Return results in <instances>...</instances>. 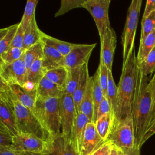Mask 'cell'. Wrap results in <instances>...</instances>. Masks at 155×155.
Here are the masks:
<instances>
[{
	"mask_svg": "<svg viewBox=\"0 0 155 155\" xmlns=\"http://www.w3.org/2000/svg\"><path fill=\"white\" fill-rule=\"evenodd\" d=\"M150 81L149 76L139 69L131 117L136 144L139 149L143 145V139L154 116V102Z\"/></svg>",
	"mask_w": 155,
	"mask_h": 155,
	"instance_id": "6da1fadb",
	"label": "cell"
},
{
	"mask_svg": "<svg viewBox=\"0 0 155 155\" xmlns=\"http://www.w3.org/2000/svg\"><path fill=\"white\" fill-rule=\"evenodd\" d=\"M138 70L137 58L134 48L126 62L122 65V74L117 86V109L114 121L131 117Z\"/></svg>",
	"mask_w": 155,
	"mask_h": 155,
	"instance_id": "7a4b0ae2",
	"label": "cell"
},
{
	"mask_svg": "<svg viewBox=\"0 0 155 155\" xmlns=\"http://www.w3.org/2000/svg\"><path fill=\"white\" fill-rule=\"evenodd\" d=\"M35 114L52 137L61 133L60 98H37Z\"/></svg>",
	"mask_w": 155,
	"mask_h": 155,
	"instance_id": "3957f363",
	"label": "cell"
},
{
	"mask_svg": "<svg viewBox=\"0 0 155 155\" xmlns=\"http://www.w3.org/2000/svg\"><path fill=\"white\" fill-rule=\"evenodd\" d=\"M8 91L14 105L18 133L33 134L46 141L51 140L53 137L44 128L35 114L30 109L21 104L13 96L9 87Z\"/></svg>",
	"mask_w": 155,
	"mask_h": 155,
	"instance_id": "277c9868",
	"label": "cell"
},
{
	"mask_svg": "<svg viewBox=\"0 0 155 155\" xmlns=\"http://www.w3.org/2000/svg\"><path fill=\"white\" fill-rule=\"evenodd\" d=\"M107 140L119 147L124 155H140L135 138L132 117L114 121Z\"/></svg>",
	"mask_w": 155,
	"mask_h": 155,
	"instance_id": "5b68a950",
	"label": "cell"
},
{
	"mask_svg": "<svg viewBox=\"0 0 155 155\" xmlns=\"http://www.w3.org/2000/svg\"><path fill=\"white\" fill-rule=\"evenodd\" d=\"M142 4V0H132L128 9L127 19L121 36L123 48L122 65L126 62L131 52L134 48V41Z\"/></svg>",
	"mask_w": 155,
	"mask_h": 155,
	"instance_id": "8992f818",
	"label": "cell"
},
{
	"mask_svg": "<svg viewBox=\"0 0 155 155\" xmlns=\"http://www.w3.org/2000/svg\"><path fill=\"white\" fill-rule=\"evenodd\" d=\"M61 133L67 143L71 144L72 131L78 113L71 96L66 94L60 98Z\"/></svg>",
	"mask_w": 155,
	"mask_h": 155,
	"instance_id": "52a82bcc",
	"label": "cell"
},
{
	"mask_svg": "<svg viewBox=\"0 0 155 155\" xmlns=\"http://www.w3.org/2000/svg\"><path fill=\"white\" fill-rule=\"evenodd\" d=\"M24 54L19 60L13 63H0L1 81L8 85H27V69Z\"/></svg>",
	"mask_w": 155,
	"mask_h": 155,
	"instance_id": "ba28073f",
	"label": "cell"
},
{
	"mask_svg": "<svg viewBox=\"0 0 155 155\" xmlns=\"http://www.w3.org/2000/svg\"><path fill=\"white\" fill-rule=\"evenodd\" d=\"M8 85L1 81L0 123L2 124L13 136L18 134L12 99L8 91Z\"/></svg>",
	"mask_w": 155,
	"mask_h": 155,
	"instance_id": "9c48e42d",
	"label": "cell"
},
{
	"mask_svg": "<svg viewBox=\"0 0 155 155\" xmlns=\"http://www.w3.org/2000/svg\"><path fill=\"white\" fill-rule=\"evenodd\" d=\"M110 2V0H86L84 5L94 19L100 38L107 29L111 28L108 16Z\"/></svg>",
	"mask_w": 155,
	"mask_h": 155,
	"instance_id": "30bf717a",
	"label": "cell"
},
{
	"mask_svg": "<svg viewBox=\"0 0 155 155\" xmlns=\"http://www.w3.org/2000/svg\"><path fill=\"white\" fill-rule=\"evenodd\" d=\"M12 146L26 155L28 154H42L47 148V141L33 134L19 133L13 136Z\"/></svg>",
	"mask_w": 155,
	"mask_h": 155,
	"instance_id": "8fae6325",
	"label": "cell"
},
{
	"mask_svg": "<svg viewBox=\"0 0 155 155\" xmlns=\"http://www.w3.org/2000/svg\"><path fill=\"white\" fill-rule=\"evenodd\" d=\"M96 44H78L77 45L65 56H64V66L67 69L81 67L87 64Z\"/></svg>",
	"mask_w": 155,
	"mask_h": 155,
	"instance_id": "7c38bea8",
	"label": "cell"
},
{
	"mask_svg": "<svg viewBox=\"0 0 155 155\" xmlns=\"http://www.w3.org/2000/svg\"><path fill=\"white\" fill-rule=\"evenodd\" d=\"M101 40V58L100 61L106 65L109 70L112 71V66L114 51L116 47V35L111 27L105 31Z\"/></svg>",
	"mask_w": 155,
	"mask_h": 155,
	"instance_id": "4fadbf2b",
	"label": "cell"
},
{
	"mask_svg": "<svg viewBox=\"0 0 155 155\" xmlns=\"http://www.w3.org/2000/svg\"><path fill=\"white\" fill-rule=\"evenodd\" d=\"M104 142L95 124L88 122L85 127L79 155H91Z\"/></svg>",
	"mask_w": 155,
	"mask_h": 155,
	"instance_id": "5bb4252c",
	"label": "cell"
},
{
	"mask_svg": "<svg viewBox=\"0 0 155 155\" xmlns=\"http://www.w3.org/2000/svg\"><path fill=\"white\" fill-rule=\"evenodd\" d=\"M8 87L13 96L21 104L30 109L35 114L37 99L36 88L19 85H10Z\"/></svg>",
	"mask_w": 155,
	"mask_h": 155,
	"instance_id": "9a60e30c",
	"label": "cell"
},
{
	"mask_svg": "<svg viewBox=\"0 0 155 155\" xmlns=\"http://www.w3.org/2000/svg\"><path fill=\"white\" fill-rule=\"evenodd\" d=\"M42 155H79L70 143H67L62 133L47 141V146Z\"/></svg>",
	"mask_w": 155,
	"mask_h": 155,
	"instance_id": "2e32d148",
	"label": "cell"
},
{
	"mask_svg": "<svg viewBox=\"0 0 155 155\" xmlns=\"http://www.w3.org/2000/svg\"><path fill=\"white\" fill-rule=\"evenodd\" d=\"M64 56L54 48L43 44L42 65L46 71L64 66Z\"/></svg>",
	"mask_w": 155,
	"mask_h": 155,
	"instance_id": "e0dca14e",
	"label": "cell"
},
{
	"mask_svg": "<svg viewBox=\"0 0 155 155\" xmlns=\"http://www.w3.org/2000/svg\"><path fill=\"white\" fill-rule=\"evenodd\" d=\"M90 120L85 114L79 113L77 115L76 122L73 129L71 145L74 148L76 153L79 155L81 144L87 124L90 122Z\"/></svg>",
	"mask_w": 155,
	"mask_h": 155,
	"instance_id": "ac0fdd59",
	"label": "cell"
},
{
	"mask_svg": "<svg viewBox=\"0 0 155 155\" xmlns=\"http://www.w3.org/2000/svg\"><path fill=\"white\" fill-rule=\"evenodd\" d=\"M36 92L37 98H61L64 94V89L45 76L38 85Z\"/></svg>",
	"mask_w": 155,
	"mask_h": 155,
	"instance_id": "d6986e66",
	"label": "cell"
},
{
	"mask_svg": "<svg viewBox=\"0 0 155 155\" xmlns=\"http://www.w3.org/2000/svg\"><path fill=\"white\" fill-rule=\"evenodd\" d=\"M90 76L88 74V63L83 65L81 67L80 78L76 90L72 96L75 108L77 113H79V107L81 101L84 97L85 93L87 90V86L88 84Z\"/></svg>",
	"mask_w": 155,
	"mask_h": 155,
	"instance_id": "ffe728a7",
	"label": "cell"
},
{
	"mask_svg": "<svg viewBox=\"0 0 155 155\" xmlns=\"http://www.w3.org/2000/svg\"><path fill=\"white\" fill-rule=\"evenodd\" d=\"M47 71L44 69L42 58L37 59L31 65L27 71V86L36 88L40 81L45 77Z\"/></svg>",
	"mask_w": 155,
	"mask_h": 155,
	"instance_id": "44dd1931",
	"label": "cell"
},
{
	"mask_svg": "<svg viewBox=\"0 0 155 155\" xmlns=\"http://www.w3.org/2000/svg\"><path fill=\"white\" fill-rule=\"evenodd\" d=\"M93 77L90 76L87 90L85 93L79 107V113H82L87 116L91 122H92L93 118Z\"/></svg>",
	"mask_w": 155,
	"mask_h": 155,
	"instance_id": "7402d4cb",
	"label": "cell"
},
{
	"mask_svg": "<svg viewBox=\"0 0 155 155\" xmlns=\"http://www.w3.org/2000/svg\"><path fill=\"white\" fill-rule=\"evenodd\" d=\"M41 42L47 45L54 48L64 56H67L78 44L59 40L44 33H42Z\"/></svg>",
	"mask_w": 155,
	"mask_h": 155,
	"instance_id": "603a6c76",
	"label": "cell"
},
{
	"mask_svg": "<svg viewBox=\"0 0 155 155\" xmlns=\"http://www.w3.org/2000/svg\"><path fill=\"white\" fill-rule=\"evenodd\" d=\"M42 33L39 28L35 17L30 25L25 31L23 48L25 50L31 46L41 42Z\"/></svg>",
	"mask_w": 155,
	"mask_h": 155,
	"instance_id": "cb8c5ba5",
	"label": "cell"
},
{
	"mask_svg": "<svg viewBox=\"0 0 155 155\" xmlns=\"http://www.w3.org/2000/svg\"><path fill=\"white\" fill-rule=\"evenodd\" d=\"M114 120L115 117L113 113L110 112L97 118L95 123H94L98 133L104 141L107 140L112 130Z\"/></svg>",
	"mask_w": 155,
	"mask_h": 155,
	"instance_id": "d4e9b609",
	"label": "cell"
},
{
	"mask_svg": "<svg viewBox=\"0 0 155 155\" xmlns=\"http://www.w3.org/2000/svg\"><path fill=\"white\" fill-rule=\"evenodd\" d=\"M155 47V30L147 35L143 40L140 41V45L137 54V65H140L147 57Z\"/></svg>",
	"mask_w": 155,
	"mask_h": 155,
	"instance_id": "484cf974",
	"label": "cell"
},
{
	"mask_svg": "<svg viewBox=\"0 0 155 155\" xmlns=\"http://www.w3.org/2000/svg\"><path fill=\"white\" fill-rule=\"evenodd\" d=\"M93 77V123H95L97 120V111L99 106L104 97L103 91L100 85L99 70L97 69Z\"/></svg>",
	"mask_w": 155,
	"mask_h": 155,
	"instance_id": "4316f807",
	"label": "cell"
},
{
	"mask_svg": "<svg viewBox=\"0 0 155 155\" xmlns=\"http://www.w3.org/2000/svg\"><path fill=\"white\" fill-rule=\"evenodd\" d=\"M107 99L110 104L111 113L116 119L117 109V87L113 79L112 71L108 70V84L107 88Z\"/></svg>",
	"mask_w": 155,
	"mask_h": 155,
	"instance_id": "83f0119b",
	"label": "cell"
},
{
	"mask_svg": "<svg viewBox=\"0 0 155 155\" xmlns=\"http://www.w3.org/2000/svg\"><path fill=\"white\" fill-rule=\"evenodd\" d=\"M67 73L68 70L64 67H61L47 71L45 76L48 79L65 90Z\"/></svg>",
	"mask_w": 155,
	"mask_h": 155,
	"instance_id": "f1b7e54d",
	"label": "cell"
},
{
	"mask_svg": "<svg viewBox=\"0 0 155 155\" xmlns=\"http://www.w3.org/2000/svg\"><path fill=\"white\" fill-rule=\"evenodd\" d=\"M24 61L26 65L27 71L32 64L38 58L43 56V43H38L29 48L25 50Z\"/></svg>",
	"mask_w": 155,
	"mask_h": 155,
	"instance_id": "f546056e",
	"label": "cell"
},
{
	"mask_svg": "<svg viewBox=\"0 0 155 155\" xmlns=\"http://www.w3.org/2000/svg\"><path fill=\"white\" fill-rule=\"evenodd\" d=\"M81 67L67 69L68 73L64 93L71 96H73L79 81Z\"/></svg>",
	"mask_w": 155,
	"mask_h": 155,
	"instance_id": "4dcf8cb0",
	"label": "cell"
},
{
	"mask_svg": "<svg viewBox=\"0 0 155 155\" xmlns=\"http://www.w3.org/2000/svg\"><path fill=\"white\" fill-rule=\"evenodd\" d=\"M38 2V0H27V1L24 12L22 19L20 21L24 31L30 25L33 19L35 17V12Z\"/></svg>",
	"mask_w": 155,
	"mask_h": 155,
	"instance_id": "1f68e13d",
	"label": "cell"
},
{
	"mask_svg": "<svg viewBox=\"0 0 155 155\" xmlns=\"http://www.w3.org/2000/svg\"><path fill=\"white\" fill-rule=\"evenodd\" d=\"M25 50L18 47H10L0 54V63L9 64L19 60L24 54Z\"/></svg>",
	"mask_w": 155,
	"mask_h": 155,
	"instance_id": "d6a6232c",
	"label": "cell"
},
{
	"mask_svg": "<svg viewBox=\"0 0 155 155\" xmlns=\"http://www.w3.org/2000/svg\"><path fill=\"white\" fill-rule=\"evenodd\" d=\"M19 23L20 22L8 27V30L6 35L2 38L0 39V54L10 48Z\"/></svg>",
	"mask_w": 155,
	"mask_h": 155,
	"instance_id": "836d02e7",
	"label": "cell"
},
{
	"mask_svg": "<svg viewBox=\"0 0 155 155\" xmlns=\"http://www.w3.org/2000/svg\"><path fill=\"white\" fill-rule=\"evenodd\" d=\"M139 69L147 76L151 75L155 71V47L145 60L138 65Z\"/></svg>",
	"mask_w": 155,
	"mask_h": 155,
	"instance_id": "e575fe53",
	"label": "cell"
},
{
	"mask_svg": "<svg viewBox=\"0 0 155 155\" xmlns=\"http://www.w3.org/2000/svg\"><path fill=\"white\" fill-rule=\"evenodd\" d=\"M142 28L140 41L143 40L147 35L155 30V11L147 18L142 19Z\"/></svg>",
	"mask_w": 155,
	"mask_h": 155,
	"instance_id": "d590c367",
	"label": "cell"
},
{
	"mask_svg": "<svg viewBox=\"0 0 155 155\" xmlns=\"http://www.w3.org/2000/svg\"><path fill=\"white\" fill-rule=\"evenodd\" d=\"M86 0H62L61 6L55 13L54 16L57 17L64 15L70 10L76 8H84V5Z\"/></svg>",
	"mask_w": 155,
	"mask_h": 155,
	"instance_id": "8d00e7d4",
	"label": "cell"
},
{
	"mask_svg": "<svg viewBox=\"0 0 155 155\" xmlns=\"http://www.w3.org/2000/svg\"><path fill=\"white\" fill-rule=\"evenodd\" d=\"M97 69L99 70L100 85L101 86L104 97L107 99V88H108V69L101 61H100V63Z\"/></svg>",
	"mask_w": 155,
	"mask_h": 155,
	"instance_id": "74e56055",
	"label": "cell"
},
{
	"mask_svg": "<svg viewBox=\"0 0 155 155\" xmlns=\"http://www.w3.org/2000/svg\"><path fill=\"white\" fill-rule=\"evenodd\" d=\"M13 134L1 123H0V147H8L13 143Z\"/></svg>",
	"mask_w": 155,
	"mask_h": 155,
	"instance_id": "f35d334b",
	"label": "cell"
},
{
	"mask_svg": "<svg viewBox=\"0 0 155 155\" xmlns=\"http://www.w3.org/2000/svg\"><path fill=\"white\" fill-rule=\"evenodd\" d=\"M25 31L22 28L21 23L20 22L16 33L15 36L12 44L10 47H18L23 48L24 45V38Z\"/></svg>",
	"mask_w": 155,
	"mask_h": 155,
	"instance_id": "ab89813d",
	"label": "cell"
},
{
	"mask_svg": "<svg viewBox=\"0 0 155 155\" xmlns=\"http://www.w3.org/2000/svg\"><path fill=\"white\" fill-rule=\"evenodd\" d=\"M113 143L110 140L104 141L91 155H110Z\"/></svg>",
	"mask_w": 155,
	"mask_h": 155,
	"instance_id": "60d3db41",
	"label": "cell"
},
{
	"mask_svg": "<svg viewBox=\"0 0 155 155\" xmlns=\"http://www.w3.org/2000/svg\"><path fill=\"white\" fill-rule=\"evenodd\" d=\"M110 112H111V110L110 104L108 102V99L104 97L99 106L97 119V118L101 117L102 116Z\"/></svg>",
	"mask_w": 155,
	"mask_h": 155,
	"instance_id": "b9f144b4",
	"label": "cell"
},
{
	"mask_svg": "<svg viewBox=\"0 0 155 155\" xmlns=\"http://www.w3.org/2000/svg\"><path fill=\"white\" fill-rule=\"evenodd\" d=\"M0 155H26L24 153L14 148L12 146L8 147H0Z\"/></svg>",
	"mask_w": 155,
	"mask_h": 155,
	"instance_id": "7bdbcfd3",
	"label": "cell"
},
{
	"mask_svg": "<svg viewBox=\"0 0 155 155\" xmlns=\"http://www.w3.org/2000/svg\"><path fill=\"white\" fill-rule=\"evenodd\" d=\"M155 134V115L153 117L143 139L142 143L143 144L150 137Z\"/></svg>",
	"mask_w": 155,
	"mask_h": 155,
	"instance_id": "ee69618b",
	"label": "cell"
},
{
	"mask_svg": "<svg viewBox=\"0 0 155 155\" xmlns=\"http://www.w3.org/2000/svg\"><path fill=\"white\" fill-rule=\"evenodd\" d=\"M155 11V0H147L146 1L142 19L147 18L150 14Z\"/></svg>",
	"mask_w": 155,
	"mask_h": 155,
	"instance_id": "f6af8a7d",
	"label": "cell"
},
{
	"mask_svg": "<svg viewBox=\"0 0 155 155\" xmlns=\"http://www.w3.org/2000/svg\"><path fill=\"white\" fill-rule=\"evenodd\" d=\"M150 87H151V93L153 95V102H154V116L155 115V71L153 74L152 78L150 79Z\"/></svg>",
	"mask_w": 155,
	"mask_h": 155,
	"instance_id": "bcb514c9",
	"label": "cell"
},
{
	"mask_svg": "<svg viewBox=\"0 0 155 155\" xmlns=\"http://www.w3.org/2000/svg\"><path fill=\"white\" fill-rule=\"evenodd\" d=\"M110 155H124V154L119 147L115 145H113Z\"/></svg>",
	"mask_w": 155,
	"mask_h": 155,
	"instance_id": "7dc6e473",
	"label": "cell"
},
{
	"mask_svg": "<svg viewBox=\"0 0 155 155\" xmlns=\"http://www.w3.org/2000/svg\"><path fill=\"white\" fill-rule=\"evenodd\" d=\"M27 155H42L40 154H28Z\"/></svg>",
	"mask_w": 155,
	"mask_h": 155,
	"instance_id": "c3c4849f",
	"label": "cell"
}]
</instances>
